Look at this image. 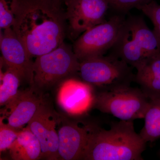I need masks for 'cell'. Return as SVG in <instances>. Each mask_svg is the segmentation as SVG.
Instances as JSON below:
<instances>
[{
    "instance_id": "1",
    "label": "cell",
    "mask_w": 160,
    "mask_h": 160,
    "mask_svg": "<svg viewBox=\"0 0 160 160\" xmlns=\"http://www.w3.org/2000/svg\"><path fill=\"white\" fill-rule=\"evenodd\" d=\"M66 22L62 4L52 0H19L12 28L30 56L37 58L64 42Z\"/></svg>"
},
{
    "instance_id": "2",
    "label": "cell",
    "mask_w": 160,
    "mask_h": 160,
    "mask_svg": "<svg viewBox=\"0 0 160 160\" xmlns=\"http://www.w3.org/2000/svg\"><path fill=\"white\" fill-rule=\"evenodd\" d=\"M146 142L133 121L120 120L105 129L91 124L83 160H142Z\"/></svg>"
},
{
    "instance_id": "3",
    "label": "cell",
    "mask_w": 160,
    "mask_h": 160,
    "mask_svg": "<svg viewBox=\"0 0 160 160\" xmlns=\"http://www.w3.org/2000/svg\"><path fill=\"white\" fill-rule=\"evenodd\" d=\"M131 67L113 55H103L80 62L78 73L99 91H111L130 86L135 77Z\"/></svg>"
},
{
    "instance_id": "4",
    "label": "cell",
    "mask_w": 160,
    "mask_h": 160,
    "mask_svg": "<svg viewBox=\"0 0 160 160\" xmlns=\"http://www.w3.org/2000/svg\"><path fill=\"white\" fill-rule=\"evenodd\" d=\"M80 62L73 49L63 42L52 51L36 58L33 63V84L42 92L78 73Z\"/></svg>"
},
{
    "instance_id": "5",
    "label": "cell",
    "mask_w": 160,
    "mask_h": 160,
    "mask_svg": "<svg viewBox=\"0 0 160 160\" xmlns=\"http://www.w3.org/2000/svg\"><path fill=\"white\" fill-rule=\"evenodd\" d=\"M149 100L140 88L131 86L95 93L94 106L103 113L120 120L133 121L144 119Z\"/></svg>"
},
{
    "instance_id": "6",
    "label": "cell",
    "mask_w": 160,
    "mask_h": 160,
    "mask_svg": "<svg viewBox=\"0 0 160 160\" xmlns=\"http://www.w3.org/2000/svg\"><path fill=\"white\" fill-rule=\"evenodd\" d=\"M125 22L122 16L115 15L84 32L75 41L72 48L79 62L104 55L112 49L122 34Z\"/></svg>"
},
{
    "instance_id": "7",
    "label": "cell",
    "mask_w": 160,
    "mask_h": 160,
    "mask_svg": "<svg viewBox=\"0 0 160 160\" xmlns=\"http://www.w3.org/2000/svg\"><path fill=\"white\" fill-rule=\"evenodd\" d=\"M68 30L73 38L84 32L106 22L109 5L107 0H65Z\"/></svg>"
},
{
    "instance_id": "8",
    "label": "cell",
    "mask_w": 160,
    "mask_h": 160,
    "mask_svg": "<svg viewBox=\"0 0 160 160\" xmlns=\"http://www.w3.org/2000/svg\"><path fill=\"white\" fill-rule=\"evenodd\" d=\"M45 104L42 92L33 86L19 90L17 95L1 109V117L12 128L22 130Z\"/></svg>"
},
{
    "instance_id": "9",
    "label": "cell",
    "mask_w": 160,
    "mask_h": 160,
    "mask_svg": "<svg viewBox=\"0 0 160 160\" xmlns=\"http://www.w3.org/2000/svg\"><path fill=\"white\" fill-rule=\"evenodd\" d=\"M95 98V93L91 85L73 78L61 82L57 95L59 106L72 116L88 112L94 106Z\"/></svg>"
},
{
    "instance_id": "10",
    "label": "cell",
    "mask_w": 160,
    "mask_h": 160,
    "mask_svg": "<svg viewBox=\"0 0 160 160\" xmlns=\"http://www.w3.org/2000/svg\"><path fill=\"white\" fill-rule=\"evenodd\" d=\"M1 58L17 70L23 80L33 84V63L26 47L18 37L12 27L1 29Z\"/></svg>"
},
{
    "instance_id": "11",
    "label": "cell",
    "mask_w": 160,
    "mask_h": 160,
    "mask_svg": "<svg viewBox=\"0 0 160 160\" xmlns=\"http://www.w3.org/2000/svg\"><path fill=\"white\" fill-rule=\"evenodd\" d=\"M58 119L51 109L44 104L26 126L39 141L41 159L59 160L58 134L56 129L58 122Z\"/></svg>"
},
{
    "instance_id": "12",
    "label": "cell",
    "mask_w": 160,
    "mask_h": 160,
    "mask_svg": "<svg viewBox=\"0 0 160 160\" xmlns=\"http://www.w3.org/2000/svg\"><path fill=\"white\" fill-rule=\"evenodd\" d=\"M58 130L59 160H83L91 124L64 121Z\"/></svg>"
},
{
    "instance_id": "13",
    "label": "cell",
    "mask_w": 160,
    "mask_h": 160,
    "mask_svg": "<svg viewBox=\"0 0 160 160\" xmlns=\"http://www.w3.org/2000/svg\"><path fill=\"white\" fill-rule=\"evenodd\" d=\"M136 69L134 81L146 97L160 98V52L146 58Z\"/></svg>"
},
{
    "instance_id": "14",
    "label": "cell",
    "mask_w": 160,
    "mask_h": 160,
    "mask_svg": "<svg viewBox=\"0 0 160 160\" xmlns=\"http://www.w3.org/2000/svg\"><path fill=\"white\" fill-rule=\"evenodd\" d=\"M125 26L132 38L144 52L146 58L160 52V43L142 18L132 17L126 19Z\"/></svg>"
},
{
    "instance_id": "15",
    "label": "cell",
    "mask_w": 160,
    "mask_h": 160,
    "mask_svg": "<svg viewBox=\"0 0 160 160\" xmlns=\"http://www.w3.org/2000/svg\"><path fill=\"white\" fill-rule=\"evenodd\" d=\"M9 151L14 160H36L42 157L39 141L27 126L20 130Z\"/></svg>"
},
{
    "instance_id": "16",
    "label": "cell",
    "mask_w": 160,
    "mask_h": 160,
    "mask_svg": "<svg viewBox=\"0 0 160 160\" xmlns=\"http://www.w3.org/2000/svg\"><path fill=\"white\" fill-rule=\"evenodd\" d=\"M112 49L114 51L112 55L135 69L147 58L142 49L130 37L125 24L119 39Z\"/></svg>"
},
{
    "instance_id": "17",
    "label": "cell",
    "mask_w": 160,
    "mask_h": 160,
    "mask_svg": "<svg viewBox=\"0 0 160 160\" xmlns=\"http://www.w3.org/2000/svg\"><path fill=\"white\" fill-rule=\"evenodd\" d=\"M0 105L5 106L18 94L22 80L19 73L1 58Z\"/></svg>"
},
{
    "instance_id": "18",
    "label": "cell",
    "mask_w": 160,
    "mask_h": 160,
    "mask_svg": "<svg viewBox=\"0 0 160 160\" xmlns=\"http://www.w3.org/2000/svg\"><path fill=\"white\" fill-rule=\"evenodd\" d=\"M145 124L139 134L146 142L160 138V98L149 100L145 115Z\"/></svg>"
},
{
    "instance_id": "19",
    "label": "cell",
    "mask_w": 160,
    "mask_h": 160,
    "mask_svg": "<svg viewBox=\"0 0 160 160\" xmlns=\"http://www.w3.org/2000/svg\"><path fill=\"white\" fill-rule=\"evenodd\" d=\"M19 0H0L1 29L12 27L14 24Z\"/></svg>"
},
{
    "instance_id": "20",
    "label": "cell",
    "mask_w": 160,
    "mask_h": 160,
    "mask_svg": "<svg viewBox=\"0 0 160 160\" xmlns=\"http://www.w3.org/2000/svg\"><path fill=\"white\" fill-rule=\"evenodd\" d=\"M137 9L142 12L151 20L153 25V32L160 43V5L152 0Z\"/></svg>"
},
{
    "instance_id": "21",
    "label": "cell",
    "mask_w": 160,
    "mask_h": 160,
    "mask_svg": "<svg viewBox=\"0 0 160 160\" xmlns=\"http://www.w3.org/2000/svg\"><path fill=\"white\" fill-rule=\"evenodd\" d=\"M8 126L2 117L0 119V152L9 150L20 131Z\"/></svg>"
},
{
    "instance_id": "22",
    "label": "cell",
    "mask_w": 160,
    "mask_h": 160,
    "mask_svg": "<svg viewBox=\"0 0 160 160\" xmlns=\"http://www.w3.org/2000/svg\"><path fill=\"white\" fill-rule=\"evenodd\" d=\"M109 7L120 12H126L133 8L149 3L152 0H107Z\"/></svg>"
},
{
    "instance_id": "23",
    "label": "cell",
    "mask_w": 160,
    "mask_h": 160,
    "mask_svg": "<svg viewBox=\"0 0 160 160\" xmlns=\"http://www.w3.org/2000/svg\"><path fill=\"white\" fill-rule=\"evenodd\" d=\"M52 1L57 3H59V4H62L63 5V3H64L65 0H52Z\"/></svg>"
},
{
    "instance_id": "24",
    "label": "cell",
    "mask_w": 160,
    "mask_h": 160,
    "mask_svg": "<svg viewBox=\"0 0 160 160\" xmlns=\"http://www.w3.org/2000/svg\"><path fill=\"white\" fill-rule=\"evenodd\" d=\"M159 156H160V153H159Z\"/></svg>"
}]
</instances>
